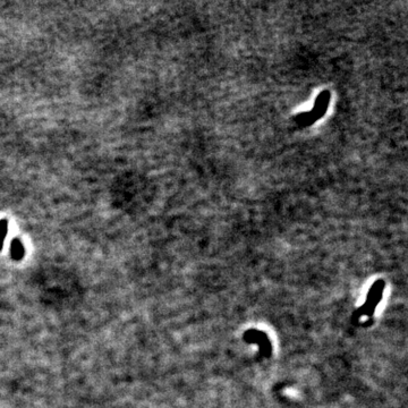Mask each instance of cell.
I'll list each match as a JSON object with an SVG mask.
<instances>
[{
    "instance_id": "6da1fadb",
    "label": "cell",
    "mask_w": 408,
    "mask_h": 408,
    "mask_svg": "<svg viewBox=\"0 0 408 408\" xmlns=\"http://www.w3.org/2000/svg\"><path fill=\"white\" fill-rule=\"evenodd\" d=\"M10 255H12V259L15 261H20L23 259L24 256V246L22 244L20 240H13L12 244H10Z\"/></svg>"
},
{
    "instance_id": "7a4b0ae2",
    "label": "cell",
    "mask_w": 408,
    "mask_h": 408,
    "mask_svg": "<svg viewBox=\"0 0 408 408\" xmlns=\"http://www.w3.org/2000/svg\"><path fill=\"white\" fill-rule=\"evenodd\" d=\"M7 231H8V223L7 220H0V251L2 249L3 241H5Z\"/></svg>"
}]
</instances>
